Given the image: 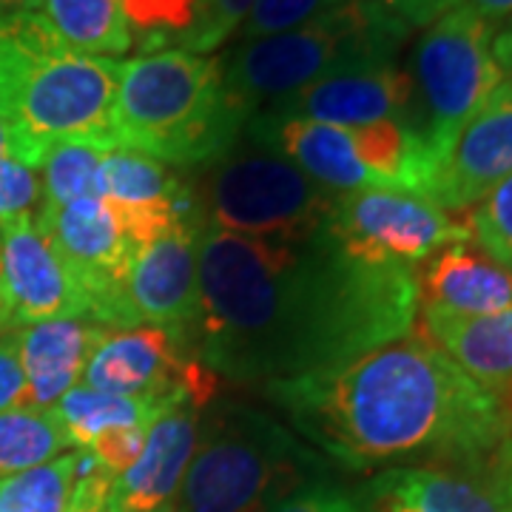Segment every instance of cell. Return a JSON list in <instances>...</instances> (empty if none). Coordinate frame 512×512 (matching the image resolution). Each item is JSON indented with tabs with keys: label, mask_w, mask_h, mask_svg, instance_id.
<instances>
[{
	"label": "cell",
	"mask_w": 512,
	"mask_h": 512,
	"mask_svg": "<svg viewBox=\"0 0 512 512\" xmlns=\"http://www.w3.org/2000/svg\"><path fill=\"white\" fill-rule=\"evenodd\" d=\"M416 268L353 256L330 228L302 239L202 228L194 348L217 376L288 382L413 333Z\"/></svg>",
	"instance_id": "cell-1"
},
{
	"label": "cell",
	"mask_w": 512,
	"mask_h": 512,
	"mask_svg": "<svg viewBox=\"0 0 512 512\" xmlns=\"http://www.w3.org/2000/svg\"><path fill=\"white\" fill-rule=\"evenodd\" d=\"M291 427L367 470L402 461L512 470V416L419 330L348 365L262 384Z\"/></svg>",
	"instance_id": "cell-2"
},
{
	"label": "cell",
	"mask_w": 512,
	"mask_h": 512,
	"mask_svg": "<svg viewBox=\"0 0 512 512\" xmlns=\"http://www.w3.org/2000/svg\"><path fill=\"white\" fill-rule=\"evenodd\" d=\"M120 60L66 46L40 12L0 15V120L15 157L40 171L60 143L120 148L114 94Z\"/></svg>",
	"instance_id": "cell-3"
},
{
	"label": "cell",
	"mask_w": 512,
	"mask_h": 512,
	"mask_svg": "<svg viewBox=\"0 0 512 512\" xmlns=\"http://www.w3.org/2000/svg\"><path fill=\"white\" fill-rule=\"evenodd\" d=\"M254 111L225 86L220 57L185 49L120 63L114 94L117 146L165 165H208L237 146Z\"/></svg>",
	"instance_id": "cell-4"
},
{
	"label": "cell",
	"mask_w": 512,
	"mask_h": 512,
	"mask_svg": "<svg viewBox=\"0 0 512 512\" xmlns=\"http://www.w3.org/2000/svg\"><path fill=\"white\" fill-rule=\"evenodd\" d=\"M322 473V456L274 416L242 404H208L177 507L180 512H271Z\"/></svg>",
	"instance_id": "cell-5"
},
{
	"label": "cell",
	"mask_w": 512,
	"mask_h": 512,
	"mask_svg": "<svg viewBox=\"0 0 512 512\" xmlns=\"http://www.w3.org/2000/svg\"><path fill=\"white\" fill-rule=\"evenodd\" d=\"M407 26L362 0H345L325 15L279 35L242 40L220 57L231 94L251 111L322 77L367 63H393Z\"/></svg>",
	"instance_id": "cell-6"
},
{
	"label": "cell",
	"mask_w": 512,
	"mask_h": 512,
	"mask_svg": "<svg viewBox=\"0 0 512 512\" xmlns=\"http://www.w3.org/2000/svg\"><path fill=\"white\" fill-rule=\"evenodd\" d=\"M191 191L205 228L239 237H313L330 225L336 202V194L251 140L205 165Z\"/></svg>",
	"instance_id": "cell-7"
},
{
	"label": "cell",
	"mask_w": 512,
	"mask_h": 512,
	"mask_svg": "<svg viewBox=\"0 0 512 512\" xmlns=\"http://www.w3.org/2000/svg\"><path fill=\"white\" fill-rule=\"evenodd\" d=\"M504 77L507 74L495 57L493 23L470 3L450 9L424 29L416 43L410 80L421 114L416 131L436 168L458 131L490 100Z\"/></svg>",
	"instance_id": "cell-8"
},
{
	"label": "cell",
	"mask_w": 512,
	"mask_h": 512,
	"mask_svg": "<svg viewBox=\"0 0 512 512\" xmlns=\"http://www.w3.org/2000/svg\"><path fill=\"white\" fill-rule=\"evenodd\" d=\"M328 228L353 256L402 268H419L441 248L470 239L467 222L433 200L387 188L336 194Z\"/></svg>",
	"instance_id": "cell-9"
},
{
	"label": "cell",
	"mask_w": 512,
	"mask_h": 512,
	"mask_svg": "<svg viewBox=\"0 0 512 512\" xmlns=\"http://www.w3.org/2000/svg\"><path fill=\"white\" fill-rule=\"evenodd\" d=\"M117 396H146L163 402L208 407L217 373L202 365L191 336L154 325L111 330L97 345L83 382Z\"/></svg>",
	"instance_id": "cell-10"
},
{
	"label": "cell",
	"mask_w": 512,
	"mask_h": 512,
	"mask_svg": "<svg viewBox=\"0 0 512 512\" xmlns=\"http://www.w3.org/2000/svg\"><path fill=\"white\" fill-rule=\"evenodd\" d=\"M202 217L177 220L134 256L126 279L128 308L137 325L191 336L200 316Z\"/></svg>",
	"instance_id": "cell-11"
},
{
	"label": "cell",
	"mask_w": 512,
	"mask_h": 512,
	"mask_svg": "<svg viewBox=\"0 0 512 512\" xmlns=\"http://www.w3.org/2000/svg\"><path fill=\"white\" fill-rule=\"evenodd\" d=\"M413 106L416 89L410 74L402 72L396 63H367L285 94L262 106L259 114L356 128L382 120L413 123Z\"/></svg>",
	"instance_id": "cell-12"
},
{
	"label": "cell",
	"mask_w": 512,
	"mask_h": 512,
	"mask_svg": "<svg viewBox=\"0 0 512 512\" xmlns=\"http://www.w3.org/2000/svg\"><path fill=\"white\" fill-rule=\"evenodd\" d=\"M6 311L12 328H29L49 319L89 316L86 296L63 265L52 239L26 214L0 225ZM92 319V316H89Z\"/></svg>",
	"instance_id": "cell-13"
},
{
	"label": "cell",
	"mask_w": 512,
	"mask_h": 512,
	"mask_svg": "<svg viewBox=\"0 0 512 512\" xmlns=\"http://www.w3.org/2000/svg\"><path fill=\"white\" fill-rule=\"evenodd\" d=\"M512 174V74L458 131L433 174L430 200L450 214L470 211Z\"/></svg>",
	"instance_id": "cell-14"
},
{
	"label": "cell",
	"mask_w": 512,
	"mask_h": 512,
	"mask_svg": "<svg viewBox=\"0 0 512 512\" xmlns=\"http://www.w3.org/2000/svg\"><path fill=\"white\" fill-rule=\"evenodd\" d=\"M174 404L183 402L117 396L77 384L52 407V413L74 450L92 453L117 478L140 456L151 424Z\"/></svg>",
	"instance_id": "cell-15"
},
{
	"label": "cell",
	"mask_w": 512,
	"mask_h": 512,
	"mask_svg": "<svg viewBox=\"0 0 512 512\" xmlns=\"http://www.w3.org/2000/svg\"><path fill=\"white\" fill-rule=\"evenodd\" d=\"M202 410L191 402L174 404L151 424L140 456L111 484L109 512H154L177 501L197 450Z\"/></svg>",
	"instance_id": "cell-16"
},
{
	"label": "cell",
	"mask_w": 512,
	"mask_h": 512,
	"mask_svg": "<svg viewBox=\"0 0 512 512\" xmlns=\"http://www.w3.org/2000/svg\"><path fill=\"white\" fill-rule=\"evenodd\" d=\"M109 333L106 325L89 316L49 319L15 330L29 407L52 410L72 387L83 382L89 359Z\"/></svg>",
	"instance_id": "cell-17"
},
{
	"label": "cell",
	"mask_w": 512,
	"mask_h": 512,
	"mask_svg": "<svg viewBox=\"0 0 512 512\" xmlns=\"http://www.w3.org/2000/svg\"><path fill=\"white\" fill-rule=\"evenodd\" d=\"M416 274L419 308L487 316L512 311V274L484 254L473 239L441 248L424 259Z\"/></svg>",
	"instance_id": "cell-18"
},
{
	"label": "cell",
	"mask_w": 512,
	"mask_h": 512,
	"mask_svg": "<svg viewBox=\"0 0 512 512\" xmlns=\"http://www.w3.org/2000/svg\"><path fill=\"white\" fill-rule=\"evenodd\" d=\"M512 470L470 467H393L370 487L416 512H510Z\"/></svg>",
	"instance_id": "cell-19"
},
{
	"label": "cell",
	"mask_w": 512,
	"mask_h": 512,
	"mask_svg": "<svg viewBox=\"0 0 512 512\" xmlns=\"http://www.w3.org/2000/svg\"><path fill=\"white\" fill-rule=\"evenodd\" d=\"M416 322V330L424 339H430L487 390L512 382V311L461 316L419 308Z\"/></svg>",
	"instance_id": "cell-20"
},
{
	"label": "cell",
	"mask_w": 512,
	"mask_h": 512,
	"mask_svg": "<svg viewBox=\"0 0 512 512\" xmlns=\"http://www.w3.org/2000/svg\"><path fill=\"white\" fill-rule=\"evenodd\" d=\"M57 37L83 55H126L134 46L123 0H43L37 9Z\"/></svg>",
	"instance_id": "cell-21"
},
{
	"label": "cell",
	"mask_w": 512,
	"mask_h": 512,
	"mask_svg": "<svg viewBox=\"0 0 512 512\" xmlns=\"http://www.w3.org/2000/svg\"><path fill=\"white\" fill-rule=\"evenodd\" d=\"M72 450L52 410H0V481Z\"/></svg>",
	"instance_id": "cell-22"
},
{
	"label": "cell",
	"mask_w": 512,
	"mask_h": 512,
	"mask_svg": "<svg viewBox=\"0 0 512 512\" xmlns=\"http://www.w3.org/2000/svg\"><path fill=\"white\" fill-rule=\"evenodd\" d=\"M111 148L92 143H60L40 163L43 197L37 211H55L74 200L103 197V160Z\"/></svg>",
	"instance_id": "cell-23"
},
{
	"label": "cell",
	"mask_w": 512,
	"mask_h": 512,
	"mask_svg": "<svg viewBox=\"0 0 512 512\" xmlns=\"http://www.w3.org/2000/svg\"><path fill=\"white\" fill-rule=\"evenodd\" d=\"M123 12L131 35L143 37L148 52L165 49V40L177 49L197 18V0H123Z\"/></svg>",
	"instance_id": "cell-24"
},
{
	"label": "cell",
	"mask_w": 512,
	"mask_h": 512,
	"mask_svg": "<svg viewBox=\"0 0 512 512\" xmlns=\"http://www.w3.org/2000/svg\"><path fill=\"white\" fill-rule=\"evenodd\" d=\"M470 239L512 274V174L467 211Z\"/></svg>",
	"instance_id": "cell-25"
},
{
	"label": "cell",
	"mask_w": 512,
	"mask_h": 512,
	"mask_svg": "<svg viewBox=\"0 0 512 512\" xmlns=\"http://www.w3.org/2000/svg\"><path fill=\"white\" fill-rule=\"evenodd\" d=\"M254 3L256 0H197V18L177 49L194 55H211L245 26Z\"/></svg>",
	"instance_id": "cell-26"
},
{
	"label": "cell",
	"mask_w": 512,
	"mask_h": 512,
	"mask_svg": "<svg viewBox=\"0 0 512 512\" xmlns=\"http://www.w3.org/2000/svg\"><path fill=\"white\" fill-rule=\"evenodd\" d=\"M339 3H345V0H256L239 35L242 40L279 35V32H288V29H296L308 20L325 15Z\"/></svg>",
	"instance_id": "cell-27"
},
{
	"label": "cell",
	"mask_w": 512,
	"mask_h": 512,
	"mask_svg": "<svg viewBox=\"0 0 512 512\" xmlns=\"http://www.w3.org/2000/svg\"><path fill=\"white\" fill-rule=\"evenodd\" d=\"M40 197V171L18 160L15 154L0 157V225L35 214L40 208Z\"/></svg>",
	"instance_id": "cell-28"
},
{
	"label": "cell",
	"mask_w": 512,
	"mask_h": 512,
	"mask_svg": "<svg viewBox=\"0 0 512 512\" xmlns=\"http://www.w3.org/2000/svg\"><path fill=\"white\" fill-rule=\"evenodd\" d=\"M114 476L92 456L80 450V476L74 484L72 504L66 512H109V493Z\"/></svg>",
	"instance_id": "cell-29"
},
{
	"label": "cell",
	"mask_w": 512,
	"mask_h": 512,
	"mask_svg": "<svg viewBox=\"0 0 512 512\" xmlns=\"http://www.w3.org/2000/svg\"><path fill=\"white\" fill-rule=\"evenodd\" d=\"M12 407H29V393L18 359L15 330H0V410Z\"/></svg>",
	"instance_id": "cell-30"
},
{
	"label": "cell",
	"mask_w": 512,
	"mask_h": 512,
	"mask_svg": "<svg viewBox=\"0 0 512 512\" xmlns=\"http://www.w3.org/2000/svg\"><path fill=\"white\" fill-rule=\"evenodd\" d=\"M362 3L379 9L387 18L399 20L407 29H413V26L427 29L430 23H436L441 15L461 6L464 0H362Z\"/></svg>",
	"instance_id": "cell-31"
},
{
	"label": "cell",
	"mask_w": 512,
	"mask_h": 512,
	"mask_svg": "<svg viewBox=\"0 0 512 512\" xmlns=\"http://www.w3.org/2000/svg\"><path fill=\"white\" fill-rule=\"evenodd\" d=\"M271 512H359L353 504V498L336 487H325V484H311L305 490H299L291 498H285L279 507Z\"/></svg>",
	"instance_id": "cell-32"
},
{
	"label": "cell",
	"mask_w": 512,
	"mask_h": 512,
	"mask_svg": "<svg viewBox=\"0 0 512 512\" xmlns=\"http://www.w3.org/2000/svg\"><path fill=\"white\" fill-rule=\"evenodd\" d=\"M464 3H470L478 15H484L490 23L510 18L512 15V0H464Z\"/></svg>",
	"instance_id": "cell-33"
},
{
	"label": "cell",
	"mask_w": 512,
	"mask_h": 512,
	"mask_svg": "<svg viewBox=\"0 0 512 512\" xmlns=\"http://www.w3.org/2000/svg\"><path fill=\"white\" fill-rule=\"evenodd\" d=\"M0 330H15L6 311V276H3V242H0Z\"/></svg>",
	"instance_id": "cell-34"
},
{
	"label": "cell",
	"mask_w": 512,
	"mask_h": 512,
	"mask_svg": "<svg viewBox=\"0 0 512 512\" xmlns=\"http://www.w3.org/2000/svg\"><path fill=\"white\" fill-rule=\"evenodd\" d=\"M43 0H0V15L3 12H37Z\"/></svg>",
	"instance_id": "cell-35"
},
{
	"label": "cell",
	"mask_w": 512,
	"mask_h": 512,
	"mask_svg": "<svg viewBox=\"0 0 512 512\" xmlns=\"http://www.w3.org/2000/svg\"><path fill=\"white\" fill-rule=\"evenodd\" d=\"M9 154H15V146H12V137L3 126V120H0V157H9Z\"/></svg>",
	"instance_id": "cell-36"
},
{
	"label": "cell",
	"mask_w": 512,
	"mask_h": 512,
	"mask_svg": "<svg viewBox=\"0 0 512 512\" xmlns=\"http://www.w3.org/2000/svg\"><path fill=\"white\" fill-rule=\"evenodd\" d=\"M154 512H180V507H177V501H171V504H165V507H160V510Z\"/></svg>",
	"instance_id": "cell-37"
},
{
	"label": "cell",
	"mask_w": 512,
	"mask_h": 512,
	"mask_svg": "<svg viewBox=\"0 0 512 512\" xmlns=\"http://www.w3.org/2000/svg\"><path fill=\"white\" fill-rule=\"evenodd\" d=\"M510 512H512V487H510Z\"/></svg>",
	"instance_id": "cell-38"
},
{
	"label": "cell",
	"mask_w": 512,
	"mask_h": 512,
	"mask_svg": "<svg viewBox=\"0 0 512 512\" xmlns=\"http://www.w3.org/2000/svg\"><path fill=\"white\" fill-rule=\"evenodd\" d=\"M510 487H512V473H510Z\"/></svg>",
	"instance_id": "cell-39"
}]
</instances>
